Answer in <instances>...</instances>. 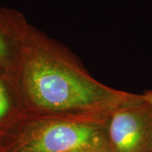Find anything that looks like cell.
Instances as JSON below:
<instances>
[{
  "label": "cell",
  "mask_w": 152,
  "mask_h": 152,
  "mask_svg": "<svg viewBox=\"0 0 152 152\" xmlns=\"http://www.w3.org/2000/svg\"><path fill=\"white\" fill-rule=\"evenodd\" d=\"M21 12L0 7V75L10 80L17 58V32Z\"/></svg>",
  "instance_id": "obj_4"
},
{
  "label": "cell",
  "mask_w": 152,
  "mask_h": 152,
  "mask_svg": "<svg viewBox=\"0 0 152 152\" xmlns=\"http://www.w3.org/2000/svg\"><path fill=\"white\" fill-rule=\"evenodd\" d=\"M106 152H152V107L137 94L103 123Z\"/></svg>",
  "instance_id": "obj_3"
},
{
  "label": "cell",
  "mask_w": 152,
  "mask_h": 152,
  "mask_svg": "<svg viewBox=\"0 0 152 152\" xmlns=\"http://www.w3.org/2000/svg\"><path fill=\"white\" fill-rule=\"evenodd\" d=\"M99 152H102V151H99Z\"/></svg>",
  "instance_id": "obj_9"
},
{
  "label": "cell",
  "mask_w": 152,
  "mask_h": 152,
  "mask_svg": "<svg viewBox=\"0 0 152 152\" xmlns=\"http://www.w3.org/2000/svg\"><path fill=\"white\" fill-rule=\"evenodd\" d=\"M11 83L27 118L102 124L114 109L137 94L96 80L64 45L24 15L17 32V58Z\"/></svg>",
  "instance_id": "obj_1"
},
{
  "label": "cell",
  "mask_w": 152,
  "mask_h": 152,
  "mask_svg": "<svg viewBox=\"0 0 152 152\" xmlns=\"http://www.w3.org/2000/svg\"><path fill=\"white\" fill-rule=\"evenodd\" d=\"M26 115L11 81L0 75V143Z\"/></svg>",
  "instance_id": "obj_5"
},
{
  "label": "cell",
  "mask_w": 152,
  "mask_h": 152,
  "mask_svg": "<svg viewBox=\"0 0 152 152\" xmlns=\"http://www.w3.org/2000/svg\"><path fill=\"white\" fill-rule=\"evenodd\" d=\"M144 99L152 107V90H148L142 94Z\"/></svg>",
  "instance_id": "obj_6"
},
{
  "label": "cell",
  "mask_w": 152,
  "mask_h": 152,
  "mask_svg": "<svg viewBox=\"0 0 152 152\" xmlns=\"http://www.w3.org/2000/svg\"><path fill=\"white\" fill-rule=\"evenodd\" d=\"M77 152H85V151H77Z\"/></svg>",
  "instance_id": "obj_8"
},
{
  "label": "cell",
  "mask_w": 152,
  "mask_h": 152,
  "mask_svg": "<svg viewBox=\"0 0 152 152\" xmlns=\"http://www.w3.org/2000/svg\"><path fill=\"white\" fill-rule=\"evenodd\" d=\"M8 152H106L103 124L26 118L2 141Z\"/></svg>",
  "instance_id": "obj_2"
},
{
  "label": "cell",
  "mask_w": 152,
  "mask_h": 152,
  "mask_svg": "<svg viewBox=\"0 0 152 152\" xmlns=\"http://www.w3.org/2000/svg\"><path fill=\"white\" fill-rule=\"evenodd\" d=\"M0 152H8L5 150V148L2 145V144H1V143H0Z\"/></svg>",
  "instance_id": "obj_7"
}]
</instances>
